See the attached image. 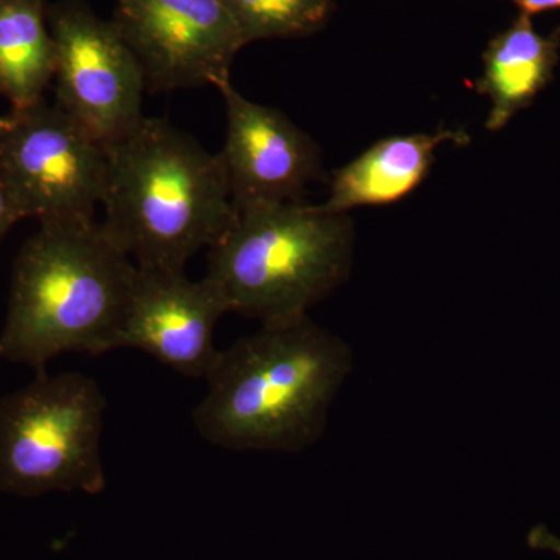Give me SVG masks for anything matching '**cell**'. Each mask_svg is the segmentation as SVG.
<instances>
[{
	"label": "cell",
	"instance_id": "obj_14",
	"mask_svg": "<svg viewBox=\"0 0 560 560\" xmlns=\"http://www.w3.org/2000/svg\"><path fill=\"white\" fill-rule=\"evenodd\" d=\"M246 44L259 39L302 38L323 28L331 0H224Z\"/></svg>",
	"mask_w": 560,
	"mask_h": 560
},
{
	"label": "cell",
	"instance_id": "obj_17",
	"mask_svg": "<svg viewBox=\"0 0 560 560\" xmlns=\"http://www.w3.org/2000/svg\"><path fill=\"white\" fill-rule=\"evenodd\" d=\"M511 2L521 9V13L528 14V16L560 9V0H511Z\"/></svg>",
	"mask_w": 560,
	"mask_h": 560
},
{
	"label": "cell",
	"instance_id": "obj_4",
	"mask_svg": "<svg viewBox=\"0 0 560 560\" xmlns=\"http://www.w3.org/2000/svg\"><path fill=\"white\" fill-rule=\"evenodd\" d=\"M235 210L209 249L205 276L230 313L261 324L301 318L348 279L355 241L349 213L302 202Z\"/></svg>",
	"mask_w": 560,
	"mask_h": 560
},
{
	"label": "cell",
	"instance_id": "obj_10",
	"mask_svg": "<svg viewBox=\"0 0 560 560\" xmlns=\"http://www.w3.org/2000/svg\"><path fill=\"white\" fill-rule=\"evenodd\" d=\"M217 90L226 109L219 156L235 208L300 202L320 173L318 145L279 109L248 101L231 80Z\"/></svg>",
	"mask_w": 560,
	"mask_h": 560
},
{
	"label": "cell",
	"instance_id": "obj_2",
	"mask_svg": "<svg viewBox=\"0 0 560 560\" xmlns=\"http://www.w3.org/2000/svg\"><path fill=\"white\" fill-rule=\"evenodd\" d=\"M102 230L138 268L186 270L234 220L219 153L167 120L147 117L108 145Z\"/></svg>",
	"mask_w": 560,
	"mask_h": 560
},
{
	"label": "cell",
	"instance_id": "obj_3",
	"mask_svg": "<svg viewBox=\"0 0 560 560\" xmlns=\"http://www.w3.org/2000/svg\"><path fill=\"white\" fill-rule=\"evenodd\" d=\"M135 272L101 223H46L18 260L0 360L38 374L62 353L119 349Z\"/></svg>",
	"mask_w": 560,
	"mask_h": 560
},
{
	"label": "cell",
	"instance_id": "obj_7",
	"mask_svg": "<svg viewBox=\"0 0 560 560\" xmlns=\"http://www.w3.org/2000/svg\"><path fill=\"white\" fill-rule=\"evenodd\" d=\"M62 110L106 147L143 119L145 73L113 21L81 2L51 20Z\"/></svg>",
	"mask_w": 560,
	"mask_h": 560
},
{
	"label": "cell",
	"instance_id": "obj_9",
	"mask_svg": "<svg viewBox=\"0 0 560 560\" xmlns=\"http://www.w3.org/2000/svg\"><path fill=\"white\" fill-rule=\"evenodd\" d=\"M230 313L210 280L186 270L136 267L119 349H138L183 377L206 378L221 350L215 327Z\"/></svg>",
	"mask_w": 560,
	"mask_h": 560
},
{
	"label": "cell",
	"instance_id": "obj_15",
	"mask_svg": "<svg viewBox=\"0 0 560 560\" xmlns=\"http://www.w3.org/2000/svg\"><path fill=\"white\" fill-rule=\"evenodd\" d=\"M526 541L533 550L550 551L560 558V537L545 525L534 526L526 536Z\"/></svg>",
	"mask_w": 560,
	"mask_h": 560
},
{
	"label": "cell",
	"instance_id": "obj_11",
	"mask_svg": "<svg viewBox=\"0 0 560 560\" xmlns=\"http://www.w3.org/2000/svg\"><path fill=\"white\" fill-rule=\"evenodd\" d=\"M469 140L466 131L451 128L378 140L335 172L329 198L318 208L329 213H349L357 208L404 200L429 176L440 147H463Z\"/></svg>",
	"mask_w": 560,
	"mask_h": 560
},
{
	"label": "cell",
	"instance_id": "obj_8",
	"mask_svg": "<svg viewBox=\"0 0 560 560\" xmlns=\"http://www.w3.org/2000/svg\"><path fill=\"white\" fill-rule=\"evenodd\" d=\"M113 24L154 91L217 88L246 46L224 0H116Z\"/></svg>",
	"mask_w": 560,
	"mask_h": 560
},
{
	"label": "cell",
	"instance_id": "obj_12",
	"mask_svg": "<svg viewBox=\"0 0 560 560\" xmlns=\"http://www.w3.org/2000/svg\"><path fill=\"white\" fill-rule=\"evenodd\" d=\"M560 31L544 36L528 14H518L511 27L490 40L482 55L485 70L477 91L490 98L489 131L510 124L548 86L559 61Z\"/></svg>",
	"mask_w": 560,
	"mask_h": 560
},
{
	"label": "cell",
	"instance_id": "obj_5",
	"mask_svg": "<svg viewBox=\"0 0 560 560\" xmlns=\"http://www.w3.org/2000/svg\"><path fill=\"white\" fill-rule=\"evenodd\" d=\"M106 397L92 377L38 372L0 400V489L13 495L106 488L102 456Z\"/></svg>",
	"mask_w": 560,
	"mask_h": 560
},
{
	"label": "cell",
	"instance_id": "obj_1",
	"mask_svg": "<svg viewBox=\"0 0 560 560\" xmlns=\"http://www.w3.org/2000/svg\"><path fill=\"white\" fill-rule=\"evenodd\" d=\"M352 370L348 342L311 316L261 324L221 350L191 422L224 451L300 453L323 438Z\"/></svg>",
	"mask_w": 560,
	"mask_h": 560
},
{
	"label": "cell",
	"instance_id": "obj_19",
	"mask_svg": "<svg viewBox=\"0 0 560 560\" xmlns=\"http://www.w3.org/2000/svg\"><path fill=\"white\" fill-rule=\"evenodd\" d=\"M559 31H560V28H559Z\"/></svg>",
	"mask_w": 560,
	"mask_h": 560
},
{
	"label": "cell",
	"instance_id": "obj_13",
	"mask_svg": "<svg viewBox=\"0 0 560 560\" xmlns=\"http://www.w3.org/2000/svg\"><path fill=\"white\" fill-rule=\"evenodd\" d=\"M55 69L43 0H0V90L18 108H32Z\"/></svg>",
	"mask_w": 560,
	"mask_h": 560
},
{
	"label": "cell",
	"instance_id": "obj_6",
	"mask_svg": "<svg viewBox=\"0 0 560 560\" xmlns=\"http://www.w3.org/2000/svg\"><path fill=\"white\" fill-rule=\"evenodd\" d=\"M35 106L0 132L3 178L18 209L46 223H91L108 184V147L65 110Z\"/></svg>",
	"mask_w": 560,
	"mask_h": 560
},
{
	"label": "cell",
	"instance_id": "obj_16",
	"mask_svg": "<svg viewBox=\"0 0 560 560\" xmlns=\"http://www.w3.org/2000/svg\"><path fill=\"white\" fill-rule=\"evenodd\" d=\"M18 213H20V209H18L9 184H7L3 176H0V235L9 228V224Z\"/></svg>",
	"mask_w": 560,
	"mask_h": 560
},
{
	"label": "cell",
	"instance_id": "obj_18",
	"mask_svg": "<svg viewBox=\"0 0 560 560\" xmlns=\"http://www.w3.org/2000/svg\"><path fill=\"white\" fill-rule=\"evenodd\" d=\"M11 125V120L3 119V117H0V132L9 130Z\"/></svg>",
	"mask_w": 560,
	"mask_h": 560
}]
</instances>
